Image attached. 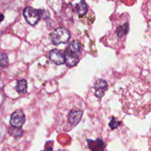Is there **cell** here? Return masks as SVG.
<instances>
[{
    "label": "cell",
    "mask_w": 151,
    "mask_h": 151,
    "mask_svg": "<svg viewBox=\"0 0 151 151\" xmlns=\"http://www.w3.org/2000/svg\"><path fill=\"white\" fill-rule=\"evenodd\" d=\"M63 113L64 118L60 122V123H63L60 128L63 131H69L81 122L83 114V110L82 109V106H72L71 109H65V112Z\"/></svg>",
    "instance_id": "6da1fadb"
},
{
    "label": "cell",
    "mask_w": 151,
    "mask_h": 151,
    "mask_svg": "<svg viewBox=\"0 0 151 151\" xmlns=\"http://www.w3.org/2000/svg\"><path fill=\"white\" fill-rule=\"evenodd\" d=\"M25 122V115L22 110H17L12 114L10 123L12 127L20 128Z\"/></svg>",
    "instance_id": "277c9868"
},
{
    "label": "cell",
    "mask_w": 151,
    "mask_h": 151,
    "mask_svg": "<svg viewBox=\"0 0 151 151\" xmlns=\"http://www.w3.org/2000/svg\"><path fill=\"white\" fill-rule=\"evenodd\" d=\"M8 133L10 136L13 137H22L23 135V131L21 128H15V127H10L8 129Z\"/></svg>",
    "instance_id": "4fadbf2b"
},
{
    "label": "cell",
    "mask_w": 151,
    "mask_h": 151,
    "mask_svg": "<svg viewBox=\"0 0 151 151\" xmlns=\"http://www.w3.org/2000/svg\"><path fill=\"white\" fill-rule=\"evenodd\" d=\"M39 11L40 10H35L32 7H27L23 11L24 17L27 22L32 26L36 24L41 17V12Z\"/></svg>",
    "instance_id": "3957f363"
},
{
    "label": "cell",
    "mask_w": 151,
    "mask_h": 151,
    "mask_svg": "<svg viewBox=\"0 0 151 151\" xmlns=\"http://www.w3.org/2000/svg\"><path fill=\"white\" fill-rule=\"evenodd\" d=\"M79 62V57L78 55L71 52L66 50L65 52V63L68 67H73Z\"/></svg>",
    "instance_id": "52a82bcc"
},
{
    "label": "cell",
    "mask_w": 151,
    "mask_h": 151,
    "mask_svg": "<svg viewBox=\"0 0 151 151\" xmlns=\"http://www.w3.org/2000/svg\"><path fill=\"white\" fill-rule=\"evenodd\" d=\"M70 34L68 29L65 27H58L53 30L50 34V39L54 45L64 44L69 41Z\"/></svg>",
    "instance_id": "7a4b0ae2"
},
{
    "label": "cell",
    "mask_w": 151,
    "mask_h": 151,
    "mask_svg": "<svg viewBox=\"0 0 151 151\" xmlns=\"http://www.w3.org/2000/svg\"><path fill=\"white\" fill-rule=\"evenodd\" d=\"M75 10L80 16H84L88 12V5L84 1H81L75 5Z\"/></svg>",
    "instance_id": "30bf717a"
},
{
    "label": "cell",
    "mask_w": 151,
    "mask_h": 151,
    "mask_svg": "<svg viewBox=\"0 0 151 151\" xmlns=\"http://www.w3.org/2000/svg\"><path fill=\"white\" fill-rule=\"evenodd\" d=\"M94 94L96 97L98 98H102L108 88L107 82L103 79H98L94 83Z\"/></svg>",
    "instance_id": "5b68a950"
},
{
    "label": "cell",
    "mask_w": 151,
    "mask_h": 151,
    "mask_svg": "<svg viewBox=\"0 0 151 151\" xmlns=\"http://www.w3.org/2000/svg\"><path fill=\"white\" fill-rule=\"evenodd\" d=\"M88 147L91 151H103L105 148V144L103 140L97 139L96 140H88Z\"/></svg>",
    "instance_id": "ba28073f"
},
{
    "label": "cell",
    "mask_w": 151,
    "mask_h": 151,
    "mask_svg": "<svg viewBox=\"0 0 151 151\" xmlns=\"http://www.w3.org/2000/svg\"><path fill=\"white\" fill-rule=\"evenodd\" d=\"M49 57L53 63L57 65H61L65 63V55L60 50L56 49L51 50L49 53Z\"/></svg>",
    "instance_id": "8992f818"
},
{
    "label": "cell",
    "mask_w": 151,
    "mask_h": 151,
    "mask_svg": "<svg viewBox=\"0 0 151 151\" xmlns=\"http://www.w3.org/2000/svg\"><path fill=\"white\" fill-rule=\"evenodd\" d=\"M128 31H129V24L128 22H126V23L119 24L116 27V29H115V34L118 39H121L127 35Z\"/></svg>",
    "instance_id": "9c48e42d"
},
{
    "label": "cell",
    "mask_w": 151,
    "mask_h": 151,
    "mask_svg": "<svg viewBox=\"0 0 151 151\" xmlns=\"http://www.w3.org/2000/svg\"><path fill=\"white\" fill-rule=\"evenodd\" d=\"M27 82L26 80L22 79L17 81L16 89L18 93L24 94V93L27 92Z\"/></svg>",
    "instance_id": "8fae6325"
},
{
    "label": "cell",
    "mask_w": 151,
    "mask_h": 151,
    "mask_svg": "<svg viewBox=\"0 0 151 151\" xmlns=\"http://www.w3.org/2000/svg\"><path fill=\"white\" fill-rule=\"evenodd\" d=\"M0 63H1V68H4L8 66V59L7 55L5 53H1V59H0Z\"/></svg>",
    "instance_id": "5bb4252c"
},
{
    "label": "cell",
    "mask_w": 151,
    "mask_h": 151,
    "mask_svg": "<svg viewBox=\"0 0 151 151\" xmlns=\"http://www.w3.org/2000/svg\"><path fill=\"white\" fill-rule=\"evenodd\" d=\"M43 151H52V147H50V148H47L44 150Z\"/></svg>",
    "instance_id": "2e32d148"
},
{
    "label": "cell",
    "mask_w": 151,
    "mask_h": 151,
    "mask_svg": "<svg viewBox=\"0 0 151 151\" xmlns=\"http://www.w3.org/2000/svg\"><path fill=\"white\" fill-rule=\"evenodd\" d=\"M119 125H120V122H119V121H118L116 119H115L114 117L112 118L111 120V122H110V123H109V126H110V128H111L112 130L116 129V128H117Z\"/></svg>",
    "instance_id": "9a60e30c"
},
{
    "label": "cell",
    "mask_w": 151,
    "mask_h": 151,
    "mask_svg": "<svg viewBox=\"0 0 151 151\" xmlns=\"http://www.w3.org/2000/svg\"><path fill=\"white\" fill-rule=\"evenodd\" d=\"M71 52H73L75 54H78L81 50V44L78 41H73L69 44V47L66 49Z\"/></svg>",
    "instance_id": "7c38bea8"
}]
</instances>
